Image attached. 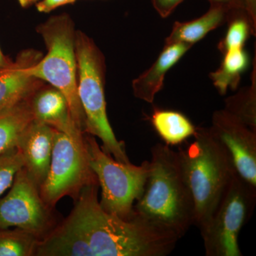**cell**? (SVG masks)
I'll return each mask as SVG.
<instances>
[{
  "mask_svg": "<svg viewBox=\"0 0 256 256\" xmlns=\"http://www.w3.org/2000/svg\"><path fill=\"white\" fill-rule=\"evenodd\" d=\"M192 47L184 43L164 45L150 68L133 80L134 96L148 104H152L156 96L163 88L165 75Z\"/></svg>",
  "mask_w": 256,
  "mask_h": 256,
  "instance_id": "5bb4252c",
  "label": "cell"
},
{
  "mask_svg": "<svg viewBox=\"0 0 256 256\" xmlns=\"http://www.w3.org/2000/svg\"><path fill=\"white\" fill-rule=\"evenodd\" d=\"M184 1V0H151L153 8L162 18H168Z\"/></svg>",
  "mask_w": 256,
  "mask_h": 256,
  "instance_id": "603a6c76",
  "label": "cell"
},
{
  "mask_svg": "<svg viewBox=\"0 0 256 256\" xmlns=\"http://www.w3.org/2000/svg\"><path fill=\"white\" fill-rule=\"evenodd\" d=\"M23 166L22 156L18 148L0 154V196L10 188L15 175Z\"/></svg>",
  "mask_w": 256,
  "mask_h": 256,
  "instance_id": "7402d4cb",
  "label": "cell"
},
{
  "mask_svg": "<svg viewBox=\"0 0 256 256\" xmlns=\"http://www.w3.org/2000/svg\"><path fill=\"white\" fill-rule=\"evenodd\" d=\"M220 68L210 74L214 86L220 95H225L228 88L236 90L242 74L248 66L249 58L244 48L227 50Z\"/></svg>",
  "mask_w": 256,
  "mask_h": 256,
  "instance_id": "ac0fdd59",
  "label": "cell"
},
{
  "mask_svg": "<svg viewBox=\"0 0 256 256\" xmlns=\"http://www.w3.org/2000/svg\"><path fill=\"white\" fill-rule=\"evenodd\" d=\"M256 188L234 172L210 222L201 232L206 256H242L238 236L256 205Z\"/></svg>",
  "mask_w": 256,
  "mask_h": 256,
  "instance_id": "ba28073f",
  "label": "cell"
},
{
  "mask_svg": "<svg viewBox=\"0 0 256 256\" xmlns=\"http://www.w3.org/2000/svg\"><path fill=\"white\" fill-rule=\"evenodd\" d=\"M210 131L224 146L237 174L256 188V132L223 109L212 116Z\"/></svg>",
  "mask_w": 256,
  "mask_h": 256,
  "instance_id": "30bf717a",
  "label": "cell"
},
{
  "mask_svg": "<svg viewBox=\"0 0 256 256\" xmlns=\"http://www.w3.org/2000/svg\"><path fill=\"white\" fill-rule=\"evenodd\" d=\"M210 6L222 8L229 13L246 10L245 0H208Z\"/></svg>",
  "mask_w": 256,
  "mask_h": 256,
  "instance_id": "cb8c5ba5",
  "label": "cell"
},
{
  "mask_svg": "<svg viewBox=\"0 0 256 256\" xmlns=\"http://www.w3.org/2000/svg\"><path fill=\"white\" fill-rule=\"evenodd\" d=\"M228 30L218 43V50L224 54L227 50L244 48L250 35H256V28L246 11L236 12L229 16Z\"/></svg>",
  "mask_w": 256,
  "mask_h": 256,
  "instance_id": "44dd1931",
  "label": "cell"
},
{
  "mask_svg": "<svg viewBox=\"0 0 256 256\" xmlns=\"http://www.w3.org/2000/svg\"><path fill=\"white\" fill-rule=\"evenodd\" d=\"M193 140L178 148V158L194 205V224L204 226L228 188L234 171L230 160L210 128L196 127Z\"/></svg>",
  "mask_w": 256,
  "mask_h": 256,
  "instance_id": "3957f363",
  "label": "cell"
},
{
  "mask_svg": "<svg viewBox=\"0 0 256 256\" xmlns=\"http://www.w3.org/2000/svg\"><path fill=\"white\" fill-rule=\"evenodd\" d=\"M30 106L34 119L72 137L84 136L74 122L68 101L54 87L43 86L32 95Z\"/></svg>",
  "mask_w": 256,
  "mask_h": 256,
  "instance_id": "4fadbf2b",
  "label": "cell"
},
{
  "mask_svg": "<svg viewBox=\"0 0 256 256\" xmlns=\"http://www.w3.org/2000/svg\"><path fill=\"white\" fill-rule=\"evenodd\" d=\"M40 240L23 229H0V256H35Z\"/></svg>",
  "mask_w": 256,
  "mask_h": 256,
  "instance_id": "ffe728a7",
  "label": "cell"
},
{
  "mask_svg": "<svg viewBox=\"0 0 256 256\" xmlns=\"http://www.w3.org/2000/svg\"><path fill=\"white\" fill-rule=\"evenodd\" d=\"M47 54L28 68V73L54 87L66 98L74 122L82 133L86 118L78 95V66L75 50L76 31L67 14L52 16L37 28Z\"/></svg>",
  "mask_w": 256,
  "mask_h": 256,
  "instance_id": "277c9868",
  "label": "cell"
},
{
  "mask_svg": "<svg viewBox=\"0 0 256 256\" xmlns=\"http://www.w3.org/2000/svg\"><path fill=\"white\" fill-rule=\"evenodd\" d=\"M76 0H41L37 3L36 8L38 12L48 13L63 5L72 4Z\"/></svg>",
  "mask_w": 256,
  "mask_h": 256,
  "instance_id": "d4e9b609",
  "label": "cell"
},
{
  "mask_svg": "<svg viewBox=\"0 0 256 256\" xmlns=\"http://www.w3.org/2000/svg\"><path fill=\"white\" fill-rule=\"evenodd\" d=\"M150 120L158 136L168 146L182 144L196 129L186 116L176 110L156 108Z\"/></svg>",
  "mask_w": 256,
  "mask_h": 256,
  "instance_id": "2e32d148",
  "label": "cell"
},
{
  "mask_svg": "<svg viewBox=\"0 0 256 256\" xmlns=\"http://www.w3.org/2000/svg\"><path fill=\"white\" fill-rule=\"evenodd\" d=\"M54 129L34 120L18 140L16 148L21 152L23 168L38 188L46 178L53 149Z\"/></svg>",
  "mask_w": 256,
  "mask_h": 256,
  "instance_id": "7c38bea8",
  "label": "cell"
},
{
  "mask_svg": "<svg viewBox=\"0 0 256 256\" xmlns=\"http://www.w3.org/2000/svg\"><path fill=\"white\" fill-rule=\"evenodd\" d=\"M99 184L86 186L70 214L38 242L36 256H165L178 237L133 216L124 220L102 210Z\"/></svg>",
  "mask_w": 256,
  "mask_h": 256,
  "instance_id": "6da1fadb",
  "label": "cell"
},
{
  "mask_svg": "<svg viewBox=\"0 0 256 256\" xmlns=\"http://www.w3.org/2000/svg\"><path fill=\"white\" fill-rule=\"evenodd\" d=\"M228 12L222 8L210 6V10L200 18L190 22H176L169 36L165 40V44L174 43H184L193 46L202 38L227 23Z\"/></svg>",
  "mask_w": 256,
  "mask_h": 256,
  "instance_id": "9a60e30c",
  "label": "cell"
},
{
  "mask_svg": "<svg viewBox=\"0 0 256 256\" xmlns=\"http://www.w3.org/2000/svg\"><path fill=\"white\" fill-rule=\"evenodd\" d=\"M34 120L30 100L0 112V154L16 148L22 134Z\"/></svg>",
  "mask_w": 256,
  "mask_h": 256,
  "instance_id": "e0dca14e",
  "label": "cell"
},
{
  "mask_svg": "<svg viewBox=\"0 0 256 256\" xmlns=\"http://www.w3.org/2000/svg\"><path fill=\"white\" fill-rule=\"evenodd\" d=\"M78 95L86 118L85 133L98 138L102 150L120 162H130L124 142L116 137L108 118L105 96L106 63L92 38L76 32Z\"/></svg>",
  "mask_w": 256,
  "mask_h": 256,
  "instance_id": "5b68a950",
  "label": "cell"
},
{
  "mask_svg": "<svg viewBox=\"0 0 256 256\" xmlns=\"http://www.w3.org/2000/svg\"><path fill=\"white\" fill-rule=\"evenodd\" d=\"M149 162V174L133 213L181 238L194 224V205L178 153L166 144L156 143L152 146Z\"/></svg>",
  "mask_w": 256,
  "mask_h": 256,
  "instance_id": "7a4b0ae2",
  "label": "cell"
},
{
  "mask_svg": "<svg viewBox=\"0 0 256 256\" xmlns=\"http://www.w3.org/2000/svg\"><path fill=\"white\" fill-rule=\"evenodd\" d=\"M42 57L40 52L26 50L14 62L0 69V112L30 100L43 86L42 80L32 76L28 68Z\"/></svg>",
  "mask_w": 256,
  "mask_h": 256,
  "instance_id": "8fae6325",
  "label": "cell"
},
{
  "mask_svg": "<svg viewBox=\"0 0 256 256\" xmlns=\"http://www.w3.org/2000/svg\"><path fill=\"white\" fill-rule=\"evenodd\" d=\"M95 184L98 182L90 166L84 136L74 138L54 129L50 169L40 186L43 201L54 210L64 197L75 202L86 186Z\"/></svg>",
  "mask_w": 256,
  "mask_h": 256,
  "instance_id": "52a82bcc",
  "label": "cell"
},
{
  "mask_svg": "<svg viewBox=\"0 0 256 256\" xmlns=\"http://www.w3.org/2000/svg\"><path fill=\"white\" fill-rule=\"evenodd\" d=\"M245 4L249 18L256 28V0H245Z\"/></svg>",
  "mask_w": 256,
  "mask_h": 256,
  "instance_id": "484cf974",
  "label": "cell"
},
{
  "mask_svg": "<svg viewBox=\"0 0 256 256\" xmlns=\"http://www.w3.org/2000/svg\"><path fill=\"white\" fill-rule=\"evenodd\" d=\"M90 164L101 188L102 210L124 220L134 216L133 206L142 195L149 174L150 162L138 166L117 161L102 150L95 136L84 134Z\"/></svg>",
  "mask_w": 256,
  "mask_h": 256,
  "instance_id": "8992f818",
  "label": "cell"
},
{
  "mask_svg": "<svg viewBox=\"0 0 256 256\" xmlns=\"http://www.w3.org/2000/svg\"><path fill=\"white\" fill-rule=\"evenodd\" d=\"M12 63V60H10L8 57L4 55L0 48V69L5 68Z\"/></svg>",
  "mask_w": 256,
  "mask_h": 256,
  "instance_id": "4316f807",
  "label": "cell"
},
{
  "mask_svg": "<svg viewBox=\"0 0 256 256\" xmlns=\"http://www.w3.org/2000/svg\"><path fill=\"white\" fill-rule=\"evenodd\" d=\"M40 1V0H18V3L21 5L22 8H28L31 5L34 4L36 2Z\"/></svg>",
  "mask_w": 256,
  "mask_h": 256,
  "instance_id": "83f0119b",
  "label": "cell"
},
{
  "mask_svg": "<svg viewBox=\"0 0 256 256\" xmlns=\"http://www.w3.org/2000/svg\"><path fill=\"white\" fill-rule=\"evenodd\" d=\"M256 65L250 86L244 88L225 100V109L256 132Z\"/></svg>",
  "mask_w": 256,
  "mask_h": 256,
  "instance_id": "d6986e66",
  "label": "cell"
},
{
  "mask_svg": "<svg viewBox=\"0 0 256 256\" xmlns=\"http://www.w3.org/2000/svg\"><path fill=\"white\" fill-rule=\"evenodd\" d=\"M10 188L0 198V229L21 228L42 239L56 225L54 210L43 201L40 188L24 168Z\"/></svg>",
  "mask_w": 256,
  "mask_h": 256,
  "instance_id": "9c48e42d",
  "label": "cell"
}]
</instances>
